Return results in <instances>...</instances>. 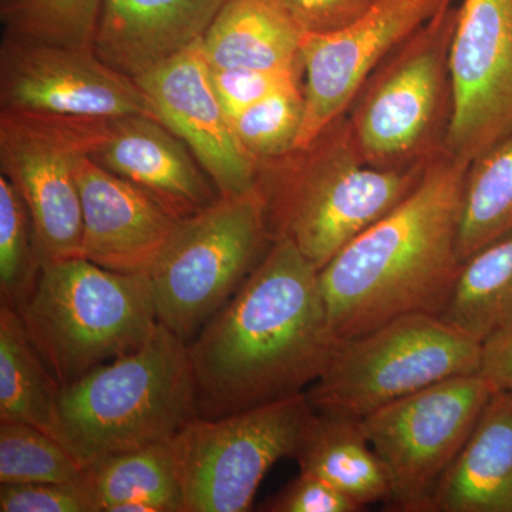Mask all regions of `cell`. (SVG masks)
<instances>
[{
    "label": "cell",
    "mask_w": 512,
    "mask_h": 512,
    "mask_svg": "<svg viewBox=\"0 0 512 512\" xmlns=\"http://www.w3.org/2000/svg\"><path fill=\"white\" fill-rule=\"evenodd\" d=\"M338 342L319 269L291 239H275L231 301L188 343L200 417L305 393Z\"/></svg>",
    "instance_id": "cell-1"
},
{
    "label": "cell",
    "mask_w": 512,
    "mask_h": 512,
    "mask_svg": "<svg viewBox=\"0 0 512 512\" xmlns=\"http://www.w3.org/2000/svg\"><path fill=\"white\" fill-rule=\"evenodd\" d=\"M468 165L441 154L397 207L320 269L336 338L413 313L443 315L463 265L458 229Z\"/></svg>",
    "instance_id": "cell-2"
},
{
    "label": "cell",
    "mask_w": 512,
    "mask_h": 512,
    "mask_svg": "<svg viewBox=\"0 0 512 512\" xmlns=\"http://www.w3.org/2000/svg\"><path fill=\"white\" fill-rule=\"evenodd\" d=\"M431 163L370 165L353 140L348 119L340 117L308 147L258 164V190L272 238L291 239L320 271L397 207Z\"/></svg>",
    "instance_id": "cell-3"
},
{
    "label": "cell",
    "mask_w": 512,
    "mask_h": 512,
    "mask_svg": "<svg viewBox=\"0 0 512 512\" xmlns=\"http://www.w3.org/2000/svg\"><path fill=\"white\" fill-rule=\"evenodd\" d=\"M200 417L188 345L160 325L147 343L62 387L57 439L84 468L174 440Z\"/></svg>",
    "instance_id": "cell-4"
},
{
    "label": "cell",
    "mask_w": 512,
    "mask_h": 512,
    "mask_svg": "<svg viewBox=\"0 0 512 512\" xmlns=\"http://www.w3.org/2000/svg\"><path fill=\"white\" fill-rule=\"evenodd\" d=\"M18 313L62 387L141 348L160 326L148 272L110 271L83 256L43 265Z\"/></svg>",
    "instance_id": "cell-5"
},
{
    "label": "cell",
    "mask_w": 512,
    "mask_h": 512,
    "mask_svg": "<svg viewBox=\"0 0 512 512\" xmlns=\"http://www.w3.org/2000/svg\"><path fill=\"white\" fill-rule=\"evenodd\" d=\"M458 6H446L387 57L348 113L367 163L379 168L429 164L446 153L453 116L450 45Z\"/></svg>",
    "instance_id": "cell-6"
},
{
    "label": "cell",
    "mask_w": 512,
    "mask_h": 512,
    "mask_svg": "<svg viewBox=\"0 0 512 512\" xmlns=\"http://www.w3.org/2000/svg\"><path fill=\"white\" fill-rule=\"evenodd\" d=\"M274 244L261 191L221 197L180 220L151 265L157 318L190 343Z\"/></svg>",
    "instance_id": "cell-7"
},
{
    "label": "cell",
    "mask_w": 512,
    "mask_h": 512,
    "mask_svg": "<svg viewBox=\"0 0 512 512\" xmlns=\"http://www.w3.org/2000/svg\"><path fill=\"white\" fill-rule=\"evenodd\" d=\"M480 363L477 339L440 315L413 313L339 340L306 394L316 413L362 420L433 384L474 375Z\"/></svg>",
    "instance_id": "cell-8"
},
{
    "label": "cell",
    "mask_w": 512,
    "mask_h": 512,
    "mask_svg": "<svg viewBox=\"0 0 512 512\" xmlns=\"http://www.w3.org/2000/svg\"><path fill=\"white\" fill-rule=\"evenodd\" d=\"M315 416L308 394L217 417H197L173 444L184 512H247L272 466L295 457Z\"/></svg>",
    "instance_id": "cell-9"
},
{
    "label": "cell",
    "mask_w": 512,
    "mask_h": 512,
    "mask_svg": "<svg viewBox=\"0 0 512 512\" xmlns=\"http://www.w3.org/2000/svg\"><path fill=\"white\" fill-rule=\"evenodd\" d=\"M493 393L480 373L453 377L360 420L386 467L392 510L431 512L440 481L466 446Z\"/></svg>",
    "instance_id": "cell-10"
},
{
    "label": "cell",
    "mask_w": 512,
    "mask_h": 512,
    "mask_svg": "<svg viewBox=\"0 0 512 512\" xmlns=\"http://www.w3.org/2000/svg\"><path fill=\"white\" fill-rule=\"evenodd\" d=\"M110 120L0 110V168L28 207L43 265L83 256L77 161Z\"/></svg>",
    "instance_id": "cell-11"
},
{
    "label": "cell",
    "mask_w": 512,
    "mask_h": 512,
    "mask_svg": "<svg viewBox=\"0 0 512 512\" xmlns=\"http://www.w3.org/2000/svg\"><path fill=\"white\" fill-rule=\"evenodd\" d=\"M0 110L77 119L154 117L137 83L101 62L93 47L49 45L9 33L0 46Z\"/></svg>",
    "instance_id": "cell-12"
},
{
    "label": "cell",
    "mask_w": 512,
    "mask_h": 512,
    "mask_svg": "<svg viewBox=\"0 0 512 512\" xmlns=\"http://www.w3.org/2000/svg\"><path fill=\"white\" fill-rule=\"evenodd\" d=\"M453 0H379L346 28L325 35H303V114L296 148L312 144L346 116L367 79Z\"/></svg>",
    "instance_id": "cell-13"
},
{
    "label": "cell",
    "mask_w": 512,
    "mask_h": 512,
    "mask_svg": "<svg viewBox=\"0 0 512 512\" xmlns=\"http://www.w3.org/2000/svg\"><path fill=\"white\" fill-rule=\"evenodd\" d=\"M450 74L446 151L471 163L512 133V0H463Z\"/></svg>",
    "instance_id": "cell-14"
},
{
    "label": "cell",
    "mask_w": 512,
    "mask_h": 512,
    "mask_svg": "<svg viewBox=\"0 0 512 512\" xmlns=\"http://www.w3.org/2000/svg\"><path fill=\"white\" fill-rule=\"evenodd\" d=\"M134 82L154 117L187 144L222 197L258 188V163L235 137L212 86L202 40Z\"/></svg>",
    "instance_id": "cell-15"
},
{
    "label": "cell",
    "mask_w": 512,
    "mask_h": 512,
    "mask_svg": "<svg viewBox=\"0 0 512 512\" xmlns=\"http://www.w3.org/2000/svg\"><path fill=\"white\" fill-rule=\"evenodd\" d=\"M83 258L110 271L140 274L163 251L175 225L160 202L89 156L77 161Z\"/></svg>",
    "instance_id": "cell-16"
},
{
    "label": "cell",
    "mask_w": 512,
    "mask_h": 512,
    "mask_svg": "<svg viewBox=\"0 0 512 512\" xmlns=\"http://www.w3.org/2000/svg\"><path fill=\"white\" fill-rule=\"evenodd\" d=\"M89 157L147 192L177 220L197 214L221 197L187 144L154 117L111 119Z\"/></svg>",
    "instance_id": "cell-17"
},
{
    "label": "cell",
    "mask_w": 512,
    "mask_h": 512,
    "mask_svg": "<svg viewBox=\"0 0 512 512\" xmlns=\"http://www.w3.org/2000/svg\"><path fill=\"white\" fill-rule=\"evenodd\" d=\"M227 0H104L93 49L137 79L200 42Z\"/></svg>",
    "instance_id": "cell-18"
},
{
    "label": "cell",
    "mask_w": 512,
    "mask_h": 512,
    "mask_svg": "<svg viewBox=\"0 0 512 512\" xmlns=\"http://www.w3.org/2000/svg\"><path fill=\"white\" fill-rule=\"evenodd\" d=\"M431 512H512V393H493Z\"/></svg>",
    "instance_id": "cell-19"
},
{
    "label": "cell",
    "mask_w": 512,
    "mask_h": 512,
    "mask_svg": "<svg viewBox=\"0 0 512 512\" xmlns=\"http://www.w3.org/2000/svg\"><path fill=\"white\" fill-rule=\"evenodd\" d=\"M302 30L272 0H227L202 37L212 69L303 74Z\"/></svg>",
    "instance_id": "cell-20"
},
{
    "label": "cell",
    "mask_w": 512,
    "mask_h": 512,
    "mask_svg": "<svg viewBox=\"0 0 512 512\" xmlns=\"http://www.w3.org/2000/svg\"><path fill=\"white\" fill-rule=\"evenodd\" d=\"M293 458L303 473L328 481L362 508L389 498L386 467L366 439L360 420L315 412Z\"/></svg>",
    "instance_id": "cell-21"
},
{
    "label": "cell",
    "mask_w": 512,
    "mask_h": 512,
    "mask_svg": "<svg viewBox=\"0 0 512 512\" xmlns=\"http://www.w3.org/2000/svg\"><path fill=\"white\" fill-rule=\"evenodd\" d=\"M86 481L100 512H184L173 440L104 458Z\"/></svg>",
    "instance_id": "cell-22"
},
{
    "label": "cell",
    "mask_w": 512,
    "mask_h": 512,
    "mask_svg": "<svg viewBox=\"0 0 512 512\" xmlns=\"http://www.w3.org/2000/svg\"><path fill=\"white\" fill-rule=\"evenodd\" d=\"M60 389L19 313L0 303V421L30 424L59 440Z\"/></svg>",
    "instance_id": "cell-23"
},
{
    "label": "cell",
    "mask_w": 512,
    "mask_h": 512,
    "mask_svg": "<svg viewBox=\"0 0 512 512\" xmlns=\"http://www.w3.org/2000/svg\"><path fill=\"white\" fill-rule=\"evenodd\" d=\"M441 318L483 343L512 323V231L461 265Z\"/></svg>",
    "instance_id": "cell-24"
},
{
    "label": "cell",
    "mask_w": 512,
    "mask_h": 512,
    "mask_svg": "<svg viewBox=\"0 0 512 512\" xmlns=\"http://www.w3.org/2000/svg\"><path fill=\"white\" fill-rule=\"evenodd\" d=\"M512 231V133L468 165L461 201V262Z\"/></svg>",
    "instance_id": "cell-25"
},
{
    "label": "cell",
    "mask_w": 512,
    "mask_h": 512,
    "mask_svg": "<svg viewBox=\"0 0 512 512\" xmlns=\"http://www.w3.org/2000/svg\"><path fill=\"white\" fill-rule=\"evenodd\" d=\"M79 458L45 431L0 421V484L86 483Z\"/></svg>",
    "instance_id": "cell-26"
},
{
    "label": "cell",
    "mask_w": 512,
    "mask_h": 512,
    "mask_svg": "<svg viewBox=\"0 0 512 512\" xmlns=\"http://www.w3.org/2000/svg\"><path fill=\"white\" fill-rule=\"evenodd\" d=\"M104 0H0L5 33L49 45L93 47Z\"/></svg>",
    "instance_id": "cell-27"
},
{
    "label": "cell",
    "mask_w": 512,
    "mask_h": 512,
    "mask_svg": "<svg viewBox=\"0 0 512 512\" xmlns=\"http://www.w3.org/2000/svg\"><path fill=\"white\" fill-rule=\"evenodd\" d=\"M42 268L28 207L12 181L0 174V303L19 312Z\"/></svg>",
    "instance_id": "cell-28"
},
{
    "label": "cell",
    "mask_w": 512,
    "mask_h": 512,
    "mask_svg": "<svg viewBox=\"0 0 512 512\" xmlns=\"http://www.w3.org/2000/svg\"><path fill=\"white\" fill-rule=\"evenodd\" d=\"M303 114V82H293L239 113L231 126L238 143L259 164L295 150Z\"/></svg>",
    "instance_id": "cell-29"
},
{
    "label": "cell",
    "mask_w": 512,
    "mask_h": 512,
    "mask_svg": "<svg viewBox=\"0 0 512 512\" xmlns=\"http://www.w3.org/2000/svg\"><path fill=\"white\" fill-rule=\"evenodd\" d=\"M2 512H100L86 483L0 485Z\"/></svg>",
    "instance_id": "cell-30"
},
{
    "label": "cell",
    "mask_w": 512,
    "mask_h": 512,
    "mask_svg": "<svg viewBox=\"0 0 512 512\" xmlns=\"http://www.w3.org/2000/svg\"><path fill=\"white\" fill-rule=\"evenodd\" d=\"M211 69L212 86L229 121L286 84L303 82V74L249 69Z\"/></svg>",
    "instance_id": "cell-31"
},
{
    "label": "cell",
    "mask_w": 512,
    "mask_h": 512,
    "mask_svg": "<svg viewBox=\"0 0 512 512\" xmlns=\"http://www.w3.org/2000/svg\"><path fill=\"white\" fill-rule=\"evenodd\" d=\"M268 512H357L363 508L328 481L309 473H299L274 497L259 505Z\"/></svg>",
    "instance_id": "cell-32"
},
{
    "label": "cell",
    "mask_w": 512,
    "mask_h": 512,
    "mask_svg": "<svg viewBox=\"0 0 512 512\" xmlns=\"http://www.w3.org/2000/svg\"><path fill=\"white\" fill-rule=\"evenodd\" d=\"M303 35H325L349 26L379 0H272Z\"/></svg>",
    "instance_id": "cell-33"
},
{
    "label": "cell",
    "mask_w": 512,
    "mask_h": 512,
    "mask_svg": "<svg viewBox=\"0 0 512 512\" xmlns=\"http://www.w3.org/2000/svg\"><path fill=\"white\" fill-rule=\"evenodd\" d=\"M478 373L493 392L512 393V323L481 343Z\"/></svg>",
    "instance_id": "cell-34"
}]
</instances>
